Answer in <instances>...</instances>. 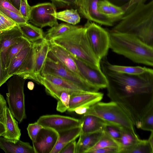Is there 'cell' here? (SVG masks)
I'll return each mask as SVG.
<instances>
[{
	"label": "cell",
	"instance_id": "obj_38",
	"mask_svg": "<svg viewBox=\"0 0 153 153\" xmlns=\"http://www.w3.org/2000/svg\"><path fill=\"white\" fill-rule=\"evenodd\" d=\"M111 19L114 22L120 20L123 16L124 12L121 7L109 2Z\"/></svg>",
	"mask_w": 153,
	"mask_h": 153
},
{
	"label": "cell",
	"instance_id": "obj_40",
	"mask_svg": "<svg viewBox=\"0 0 153 153\" xmlns=\"http://www.w3.org/2000/svg\"><path fill=\"white\" fill-rule=\"evenodd\" d=\"M31 7L28 4L27 0H21L19 11L22 16L27 21L29 19Z\"/></svg>",
	"mask_w": 153,
	"mask_h": 153
},
{
	"label": "cell",
	"instance_id": "obj_20",
	"mask_svg": "<svg viewBox=\"0 0 153 153\" xmlns=\"http://www.w3.org/2000/svg\"><path fill=\"white\" fill-rule=\"evenodd\" d=\"M81 131V126L58 131L59 137L57 141L50 153H60L67 145L79 136Z\"/></svg>",
	"mask_w": 153,
	"mask_h": 153
},
{
	"label": "cell",
	"instance_id": "obj_7",
	"mask_svg": "<svg viewBox=\"0 0 153 153\" xmlns=\"http://www.w3.org/2000/svg\"><path fill=\"white\" fill-rule=\"evenodd\" d=\"M49 74L59 76L75 84L83 91L98 92L100 90L72 72L64 66L49 50L42 70L41 75Z\"/></svg>",
	"mask_w": 153,
	"mask_h": 153
},
{
	"label": "cell",
	"instance_id": "obj_51",
	"mask_svg": "<svg viewBox=\"0 0 153 153\" xmlns=\"http://www.w3.org/2000/svg\"><path fill=\"white\" fill-rule=\"evenodd\" d=\"M12 5L19 11L21 0H9Z\"/></svg>",
	"mask_w": 153,
	"mask_h": 153
},
{
	"label": "cell",
	"instance_id": "obj_31",
	"mask_svg": "<svg viewBox=\"0 0 153 153\" xmlns=\"http://www.w3.org/2000/svg\"><path fill=\"white\" fill-rule=\"evenodd\" d=\"M123 153H153V147L148 140L140 139L134 145L124 151Z\"/></svg>",
	"mask_w": 153,
	"mask_h": 153
},
{
	"label": "cell",
	"instance_id": "obj_44",
	"mask_svg": "<svg viewBox=\"0 0 153 153\" xmlns=\"http://www.w3.org/2000/svg\"><path fill=\"white\" fill-rule=\"evenodd\" d=\"M55 6L63 7L71 5H76L77 0H51Z\"/></svg>",
	"mask_w": 153,
	"mask_h": 153
},
{
	"label": "cell",
	"instance_id": "obj_6",
	"mask_svg": "<svg viewBox=\"0 0 153 153\" xmlns=\"http://www.w3.org/2000/svg\"><path fill=\"white\" fill-rule=\"evenodd\" d=\"M9 79L7 83L6 100L13 115L20 123L26 118L24 92L26 79L16 74Z\"/></svg>",
	"mask_w": 153,
	"mask_h": 153
},
{
	"label": "cell",
	"instance_id": "obj_41",
	"mask_svg": "<svg viewBox=\"0 0 153 153\" xmlns=\"http://www.w3.org/2000/svg\"><path fill=\"white\" fill-rule=\"evenodd\" d=\"M146 0H130L127 4L121 7L124 12V16L128 13L137 6L145 3Z\"/></svg>",
	"mask_w": 153,
	"mask_h": 153
},
{
	"label": "cell",
	"instance_id": "obj_5",
	"mask_svg": "<svg viewBox=\"0 0 153 153\" xmlns=\"http://www.w3.org/2000/svg\"><path fill=\"white\" fill-rule=\"evenodd\" d=\"M96 116L104 121L135 132L134 124L126 113L116 103L98 102L84 115Z\"/></svg>",
	"mask_w": 153,
	"mask_h": 153
},
{
	"label": "cell",
	"instance_id": "obj_30",
	"mask_svg": "<svg viewBox=\"0 0 153 153\" xmlns=\"http://www.w3.org/2000/svg\"><path fill=\"white\" fill-rule=\"evenodd\" d=\"M57 19L63 21L67 23L75 25L80 20L79 15L76 9H67L56 12L53 14Z\"/></svg>",
	"mask_w": 153,
	"mask_h": 153
},
{
	"label": "cell",
	"instance_id": "obj_28",
	"mask_svg": "<svg viewBox=\"0 0 153 153\" xmlns=\"http://www.w3.org/2000/svg\"><path fill=\"white\" fill-rule=\"evenodd\" d=\"M80 27L68 23H61L58 24L49 29L46 32L45 37L49 41Z\"/></svg>",
	"mask_w": 153,
	"mask_h": 153
},
{
	"label": "cell",
	"instance_id": "obj_35",
	"mask_svg": "<svg viewBox=\"0 0 153 153\" xmlns=\"http://www.w3.org/2000/svg\"><path fill=\"white\" fill-rule=\"evenodd\" d=\"M121 128L117 125L105 122L103 130L108 134L117 143L120 136Z\"/></svg>",
	"mask_w": 153,
	"mask_h": 153
},
{
	"label": "cell",
	"instance_id": "obj_17",
	"mask_svg": "<svg viewBox=\"0 0 153 153\" xmlns=\"http://www.w3.org/2000/svg\"><path fill=\"white\" fill-rule=\"evenodd\" d=\"M0 117L5 126L6 131L2 137L11 140H20L21 130L16 120L7 105L4 108Z\"/></svg>",
	"mask_w": 153,
	"mask_h": 153
},
{
	"label": "cell",
	"instance_id": "obj_12",
	"mask_svg": "<svg viewBox=\"0 0 153 153\" xmlns=\"http://www.w3.org/2000/svg\"><path fill=\"white\" fill-rule=\"evenodd\" d=\"M36 122L43 127L51 128L57 132L81 126L80 120L55 114L41 116Z\"/></svg>",
	"mask_w": 153,
	"mask_h": 153
},
{
	"label": "cell",
	"instance_id": "obj_9",
	"mask_svg": "<svg viewBox=\"0 0 153 153\" xmlns=\"http://www.w3.org/2000/svg\"><path fill=\"white\" fill-rule=\"evenodd\" d=\"M56 12V7L52 3L38 4L31 7L28 21L41 28L48 26L52 27L58 24L53 15Z\"/></svg>",
	"mask_w": 153,
	"mask_h": 153
},
{
	"label": "cell",
	"instance_id": "obj_4",
	"mask_svg": "<svg viewBox=\"0 0 153 153\" xmlns=\"http://www.w3.org/2000/svg\"><path fill=\"white\" fill-rule=\"evenodd\" d=\"M49 41L90 66L101 68L100 61L91 48L84 27H80Z\"/></svg>",
	"mask_w": 153,
	"mask_h": 153
},
{
	"label": "cell",
	"instance_id": "obj_3",
	"mask_svg": "<svg viewBox=\"0 0 153 153\" xmlns=\"http://www.w3.org/2000/svg\"><path fill=\"white\" fill-rule=\"evenodd\" d=\"M108 32L110 48L113 52L135 63L153 66V47L131 34L111 30Z\"/></svg>",
	"mask_w": 153,
	"mask_h": 153
},
{
	"label": "cell",
	"instance_id": "obj_32",
	"mask_svg": "<svg viewBox=\"0 0 153 153\" xmlns=\"http://www.w3.org/2000/svg\"><path fill=\"white\" fill-rule=\"evenodd\" d=\"M140 128L145 131H153V104L149 107L142 115Z\"/></svg>",
	"mask_w": 153,
	"mask_h": 153
},
{
	"label": "cell",
	"instance_id": "obj_39",
	"mask_svg": "<svg viewBox=\"0 0 153 153\" xmlns=\"http://www.w3.org/2000/svg\"><path fill=\"white\" fill-rule=\"evenodd\" d=\"M97 9L100 13L112 20L111 17L109 1L107 0H101L99 1L97 3Z\"/></svg>",
	"mask_w": 153,
	"mask_h": 153
},
{
	"label": "cell",
	"instance_id": "obj_26",
	"mask_svg": "<svg viewBox=\"0 0 153 153\" xmlns=\"http://www.w3.org/2000/svg\"><path fill=\"white\" fill-rule=\"evenodd\" d=\"M42 76L53 85L69 92H86L75 84L59 76L49 74Z\"/></svg>",
	"mask_w": 153,
	"mask_h": 153
},
{
	"label": "cell",
	"instance_id": "obj_22",
	"mask_svg": "<svg viewBox=\"0 0 153 153\" xmlns=\"http://www.w3.org/2000/svg\"><path fill=\"white\" fill-rule=\"evenodd\" d=\"M33 43L21 50L13 59L6 70L8 79L15 75L33 49Z\"/></svg>",
	"mask_w": 153,
	"mask_h": 153
},
{
	"label": "cell",
	"instance_id": "obj_15",
	"mask_svg": "<svg viewBox=\"0 0 153 153\" xmlns=\"http://www.w3.org/2000/svg\"><path fill=\"white\" fill-rule=\"evenodd\" d=\"M35 55L33 73L36 82L39 83V77L41 73L48 52L50 50L49 41L45 37L42 39L33 43Z\"/></svg>",
	"mask_w": 153,
	"mask_h": 153
},
{
	"label": "cell",
	"instance_id": "obj_36",
	"mask_svg": "<svg viewBox=\"0 0 153 153\" xmlns=\"http://www.w3.org/2000/svg\"><path fill=\"white\" fill-rule=\"evenodd\" d=\"M0 12L6 16L17 24L25 23L28 22L22 16L0 6Z\"/></svg>",
	"mask_w": 153,
	"mask_h": 153
},
{
	"label": "cell",
	"instance_id": "obj_18",
	"mask_svg": "<svg viewBox=\"0 0 153 153\" xmlns=\"http://www.w3.org/2000/svg\"><path fill=\"white\" fill-rule=\"evenodd\" d=\"M49 43L50 50L56 59L68 70L85 80L70 53L62 47L50 42Z\"/></svg>",
	"mask_w": 153,
	"mask_h": 153
},
{
	"label": "cell",
	"instance_id": "obj_49",
	"mask_svg": "<svg viewBox=\"0 0 153 153\" xmlns=\"http://www.w3.org/2000/svg\"><path fill=\"white\" fill-rule=\"evenodd\" d=\"M116 5L121 7L127 4L130 0H107Z\"/></svg>",
	"mask_w": 153,
	"mask_h": 153
},
{
	"label": "cell",
	"instance_id": "obj_19",
	"mask_svg": "<svg viewBox=\"0 0 153 153\" xmlns=\"http://www.w3.org/2000/svg\"><path fill=\"white\" fill-rule=\"evenodd\" d=\"M0 148L6 153H35L29 143L12 140L0 136Z\"/></svg>",
	"mask_w": 153,
	"mask_h": 153
},
{
	"label": "cell",
	"instance_id": "obj_54",
	"mask_svg": "<svg viewBox=\"0 0 153 153\" xmlns=\"http://www.w3.org/2000/svg\"><path fill=\"white\" fill-rule=\"evenodd\" d=\"M27 86L28 88L30 90H32L34 88V85L33 82L29 81L27 83Z\"/></svg>",
	"mask_w": 153,
	"mask_h": 153
},
{
	"label": "cell",
	"instance_id": "obj_10",
	"mask_svg": "<svg viewBox=\"0 0 153 153\" xmlns=\"http://www.w3.org/2000/svg\"><path fill=\"white\" fill-rule=\"evenodd\" d=\"M101 0H77L76 5L79 13L89 21L111 26L114 22L98 12L97 3Z\"/></svg>",
	"mask_w": 153,
	"mask_h": 153
},
{
	"label": "cell",
	"instance_id": "obj_45",
	"mask_svg": "<svg viewBox=\"0 0 153 153\" xmlns=\"http://www.w3.org/2000/svg\"><path fill=\"white\" fill-rule=\"evenodd\" d=\"M0 6L22 16L19 11L12 5L9 0H0Z\"/></svg>",
	"mask_w": 153,
	"mask_h": 153
},
{
	"label": "cell",
	"instance_id": "obj_16",
	"mask_svg": "<svg viewBox=\"0 0 153 153\" xmlns=\"http://www.w3.org/2000/svg\"><path fill=\"white\" fill-rule=\"evenodd\" d=\"M103 96V93L98 92H73L70 95L67 111H74L76 108L80 106L90 103H96L102 100Z\"/></svg>",
	"mask_w": 153,
	"mask_h": 153
},
{
	"label": "cell",
	"instance_id": "obj_11",
	"mask_svg": "<svg viewBox=\"0 0 153 153\" xmlns=\"http://www.w3.org/2000/svg\"><path fill=\"white\" fill-rule=\"evenodd\" d=\"M70 54L75 62L79 71L87 82L100 89L106 88L107 79L101 68L91 66Z\"/></svg>",
	"mask_w": 153,
	"mask_h": 153
},
{
	"label": "cell",
	"instance_id": "obj_27",
	"mask_svg": "<svg viewBox=\"0 0 153 153\" xmlns=\"http://www.w3.org/2000/svg\"><path fill=\"white\" fill-rule=\"evenodd\" d=\"M105 60L108 68L110 70L128 75H139L149 71L152 69L139 66H130L112 65L108 61L107 56L105 58Z\"/></svg>",
	"mask_w": 153,
	"mask_h": 153
},
{
	"label": "cell",
	"instance_id": "obj_52",
	"mask_svg": "<svg viewBox=\"0 0 153 153\" xmlns=\"http://www.w3.org/2000/svg\"><path fill=\"white\" fill-rule=\"evenodd\" d=\"M5 126L0 117V136H2L5 133Z\"/></svg>",
	"mask_w": 153,
	"mask_h": 153
},
{
	"label": "cell",
	"instance_id": "obj_46",
	"mask_svg": "<svg viewBox=\"0 0 153 153\" xmlns=\"http://www.w3.org/2000/svg\"><path fill=\"white\" fill-rule=\"evenodd\" d=\"M76 143L75 140L71 141L61 150L60 153H76Z\"/></svg>",
	"mask_w": 153,
	"mask_h": 153
},
{
	"label": "cell",
	"instance_id": "obj_34",
	"mask_svg": "<svg viewBox=\"0 0 153 153\" xmlns=\"http://www.w3.org/2000/svg\"><path fill=\"white\" fill-rule=\"evenodd\" d=\"M72 93L65 91L62 93L59 99L58 100L56 107L57 111L63 113L68 110L69 108L70 95Z\"/></svg>",
	"mask_w": 153,
	"mask_h": 153
},
{
	"label": "cell",
	"instance_id": "obj_48",
	"mask_svg": "<svg viewBox=\"0 0 153 153\" xmlns=\"http://www.w3.org/2000/svg\"><path fill=\"white\" fill-rule=\"evenodd\" d=\"M8 79L6 72L3 69L0 56V87Z\"/></svg>",
	"mask_w": 153,
	"mask_h": 153
},
{
	"label": "cell",
	"instance_id": "obj_13",
	"mask_svg": "<svg viewBox=\"0 0 153 153\" xmlns=\"http://www.w3.org/2000/svg\"><path fill=\"white\" fill-rule=\"evenodd\" d=\"M59 134L56 131L43 127L39 131L36 141L33 143L35 153H50L55 145Z\"/></svg>",
	"mask_w": 153,
	"mask_h": 153
},
{
	"label": "cell",
	"instance_id": "obj_25",
	"mask_svg": "<svg viewBox=\"0 0 153 153\" xmlns=\"http://www.w3.org/2000/svg\"><path fill=\"white\" fill-rule=\"evenodd\" d=\"M139 139L135 132L121 127L120 137L117 142L119 149L118 153H123L124 151L134 145Z\"/></svg>",
	"mask_w": 153,
	"mask_h": 153
},
{
	"label": "cell",
	"instance_id": "obj_29",
	"mask_svg": "<svg viewBox=\"0 0 153 153\" xmlns=\"http://www.w3.org/2000/svg\"><path fill=\"white\" fill-rule=\"evenodd\" d=\"M32 43L22 36L8 49L6 54V71L13 57L20 51L25 47L31 45Z\"/></svg>",
	"mask_w": 153,
	"mask_h": 153
},
{
	"label": "cell",
	"instance_id": "obj_50",
	"mask_svg": "<svg viewBox=\"0 0 153 153\" xmlns=\"http://www.w3.org/2000/svg\"><path fill=\"white\" fill-rule=\"evenodd\" d=\"M6 105V100L3 96L0 94V117L3 112L4 108Z\"/></svg>",
	"mask_w": 153,
	"mask_h": 153
},
{
	"label": "cell",
	"instance_id": "obj_21",
	"mask_svg": "<svg viewBox=\"0 0 153 153\" xmlns=\"http://www.w3.org/2000/svg\"><path fill=\"white\" fill-rule=\"evenodd\" d=\"M103 132V130H101L89 133H80L78 142L76 143V153H85L96 144Z\"/></svg>",
	"mask_w": 153,
	"mask_h": 153
},
{
	"label": "cell",
	"instance_id": "obj_37",
	"mask_svg": "<svg viewBox=\"0 0 153 153\" xmlns=\"http://www.w3.org/2000/svg\"><path fill=\"white\" fill-rule=\"evenodd\" d=\"M43 127L37 122L29 124L27 128V130L29 136L32 141V143L36 141V139L40 130Z\"/></svg>",
	"mask_w": 153,
	"mask_h": 153
},
{
	"label": "cell",
	"instance_id": "obj_53",
	"mask_svg": "<svg viewBox=\"0 0 153 153\" xmlns=\"http://www.w3.org/2000/svg\"><path fill=\"white\" fill-rule=\"evenodd\" d=\"M148 140L151 146L153 147V131L151 132V134Z\"/></svg>",
	"mask_w": 153,
	"mask_h": 153
},
{
	"label": "cell",
	"instance_id": "obj_47",
	"mask_svg": "<svg viewBox=\"0 0 153 153\" xmlns=\"http://www.w3.org/2000/svg\"><path fill=\"white\" fill-rule=\"evenodd\" d=\"M94 103H90L78 107L76 108L74 110L76 113L80 115L85 114L93 105Z\"/></svg>",
	"mask_w": 153,
	"mask_h": 153
},
{
	"label": "cell",
	"instance_id": "obj_2",
	"mask_svg": "<svg viewBox=\"0 0 153 153\" xmlns=\"http://www.w3.org/2000/svg\"><path fill=\"white\" fill-rule=\"evenodd\" d=\"M111 31L133 35L153 47V0L137 6L124 15Z\"/></svg>",
	"mask_w": 153,
	"mask_h": 153
},
{
	"label": "cell",
	"instance_id": "obj_8",
	"mask_svg": "<svg viewBox=\"0 0 153 153\" xmlns=\"http://www.w3.org/2000/svg\"><path fill=\"white\" fill-rule=\"evenodd\" d=\"M84 27L91 48L96 57L100 61L107 56L110 48L109 32L95 23L88 20Z\"/></svg>",
	"mask_w": 153,
	"mask_h": 153
},
{
	"label": "cell",
	"instance_id": "obj_14",
	"mask_svg": "<svg viewBox=\"0 0 153 153\" xmlns=\"http://www.w3.org/2000/svg\"><path fill=\"white\" fill-rule=\"evenodd\" d=\"M22 34L17 25L10 28L0 31V56L4 70L6 72V54L9 48L21 37Z\"/></svg>",
	"mask_w": 153,
	"mask_h": 153
},
{
	"label": "cell",
	"instance_id": "obj_23",
	"mask_svg": "<svg viewBox=\"0 0 153 153\" xmlns=\"http://www.w3.org/2000/svg\"><path fill=\"white\" fill-rule=\"evenodd\" d=\"M81 120L82 134H87L103 130L105 122L100 118L92 115H83Z\"/></svg>",
	"mask_w": 153,
	"mask_h": 153
},
{
	"label": "cell",
	"instance_id": "obj_42",
	"mask_svg": "<svg viewBox=\"0 0 153 153\" xmlns=\"http://www.w3.org/2000/svg\"><path fill=\"white\" fill-rule=\"evenodd\" d=\"M0 22L8 29L12 28L17 25L14 22L0 12Z\"/></svg>",
	"mask_w": 153,
	"mask_h": 153
},
{
	"label": "cell",
	"instance_id": "obj_55",
	"mask_svg": "<svg viewBox=\"0 0 153 153\" xmlns=\"http://www.w3.org/2000/svg\"><path fill=\"white\" fill-rule=\"evenodd\" d=\"M8 29L0 22V31H3L4 30Z\"/></svg>",
	"mask_w": 153,
	"mask_h": 153
},
{
	"label": "cell",
	"instance_id": "obj_33",
	"mask_svg": "<svg viewBox=\"0 0 153 153\" xmlns=\"http://www.w3.org/2000/svg\"><path fill=\"white\" fill-rule=\"evenodd\" d=\"M109 146L119 147L117 142L106 132L103 131L102 135L98 141L93 147L85 153H89L91 151L94 150Z\"/></svg>",
	"mask_w": 153,
	"mask_h": 153
},
{
	"label": "cell",
	"instance_id": "obj_43",
	"mask_svg": "<svg viewBox=\"0 0 153 153\" xmlns=\"http://www.w3.org/2000/svg\"><path fill=\"white\" fill-rule=\"evenodd\" d=\"M119 150L118 147L109 146L94 150L89 153H118Z\"/></svg>",
	"mask_w": 153,
	"mask_h": 153
},
{
	"label": "cell",
	"instance_id": "obj_24",
	"mask_svg": "<svg viewBox=\"0 0 153 153\" xmlns=\"http://www.w3.org/2000/svg\"><path fill=\"white\" fill-rule=\"evenodd\" d=\"M22 34V36L33 43L45 38L42 30L27 22L17 24Z\"/></svg>",
	"mask_w": 153,
	"mask_h": 153
},
{
	"label": "cell",
	"instance_id": "obj_1",
	"mask_svg": "<svg viewBox=\"0 0 153 153\" xmlns=\"http://www.w3.org/2000/svg\"><path fill=\"white\" fill-rule=\"evenodd\" d=\"M105 58L100 60V65L107 80V95L140 128L142 115L153 104V70L137 75L116 72L108 68Z\"/></svg>",
	"mask_w": 153,
	"mask_h": 153
}]
</instances>
